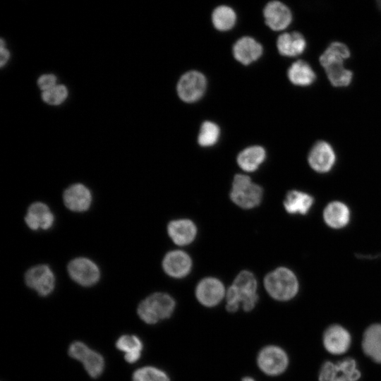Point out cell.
Returning <instances> with one entry per match:
<instances>
[{
	"instance_id": "obj_22",
	"label": "cell",
	"mask_w": 381,
	"mask_h": 381,
	"mask_svg": "<svg viewBox=\"0 0 381 381\" xmlns=\"http://www.w3.org/2000/svg\"><path fill=\"white\" fill-rule=\"evenodd\" d=\"M323 217L328 226L339 229L349 223L350 212L345 204L336 201L327 205L324 210Z\"/></svg>"
},
{
	"instance_id": "obj_1",
	"label": "cell",
	"mask_w": 381,
	"mask_h": 381,
	"mask_svg": "<svg viewBox=\"0 0 381 381\" xmlns=\"http://www.w3.org/2000/svg\"><path fill=\"white\" fill-rule=\"evenodd\" d=\"M264 285L267 293L279 301L291 299L298 290L296 277L286 267H279L267 274L264 279Z\"/></svg>"
},
{
	"instance_id": "obj_23",
	"label": "cell",
	"mask_w": 381,
	"mask_h": 381,
	"mask_svg": "<svg viewBox=\"0 0 381 381\" xmlns=\"http://www.w3.org/2000/svg\"><path fill=\"white\" fill-rule=\"evenodd\" d=\"M265 149L259 145L250 146L242 150L237 157L238 166L246 171H254L264 162Z\"/></svg>"
},
{
	"instance_id": "obj_21",
	"label": "cell",
	"mask_w": 381,
	"mask_h": 381,
	"mask_svg": "<svg viewBox=\"0 0 381 381\" xmlns=\"http://www.w3.org/2000/svg\"><path fill=\"white\" fill-rule=\"evenodd\" d=\"M362 347L368 357L381 363V325L375 324L367 328L363 334Z\"/></svg>"
},
{
	"instance_id": "obj_13",
	"label": "cell",
	"mask_w": 381,
	"mask_h": 381,
	"mask_svg": "<svg viewBox=\"0 0 381 381\" xmlns=\"http://www.w3.org/2000/svg\"><path fill=\"white\" fill-rule=\"evenodd\" d=\"M323 344L330 353L339 355L345 353L351 345L349 332L339 325L329 327L323 335Z\"/></svg>"
},
{
	"instance_id": "obj_19",
	"label": "cell",
	"mask_w": 381,
	"mask_h": 381,
	"mask_svg": "<svg viewBox=\"0 0 381 381\" xmlns=\"http://www.w3.org/2000/svg\"><path fill=\"white\" fill-rule=\"evenodd\" d=\"M167 231L174 243L186 246L194 240L197 229L194 223L189 219H177L169 224Z\"/></svg>"
},
{
	"instance_id": "obj_31",
	"label": "cell",
	"mask_w": 381,
	"mask_h": 381,
	"mask_svg": "<svg viewBox=\"0 0 381 381\" xmlns=\"http://www.w3.org/2000/svg\"><path fill=\"white\" fill-rule=\"evenodd\" d=\"M132 381H170V379L163 370L155 367L146 366L133 373Z\"/></svg>"
},
{
	"instance_id": "obj_27",
	"label": "cell",
	"mask_w": 381,
	"mask_h": 381,
	"mask_svg": "<svg viewBox=\"0 0 381 381\" xmlns=\"http://www.w3.org/2000/svg\"><path fill=\"white\" fill-rule=\"evenodd\" d=\"M350 56V50L345 44L333 42L320 55L319 61L321 66L325 68L331 64L344 62Z\"/></svg>"
},
{
	"instance_id": "obj_35",
	"label": "cell",
	"mask_w": 381,
	"mask_h": 381,
	"mask_svg": "<svg viewBox=\"0 0 381 381\" xmlns=\"http://www.w3.org/2000/svg\"><path fill=\"white\" fill-rule=\"evenodd\" d=\"M9 57V53L8 50L1 48V66L2 67L7 61Z\"/></svg>"
},
{
	"instance_id": "obj_7",
	"label": "cell",
	"mask_w": 381,
	"mask_h": 381,
	"mask_svg": "<svg viewBox=\"0 0 381 381\" xmlns=\"http://www.w3.org/2000/svg\"><path fill=\"white\" fill-rule=\"evenodd\" d=\"M68 272L71 278L83 286L95 284L100 278L98 266L86 258H77L68 265Z\"/></svg>"
},
{
	"instance_id": "obj_37",
	"label": "cell",
	"mask_w": 381,
	"mask_h": 381,
	"mask_svg": "<svg viewBox=\"0 0 381 381\" xmlns=\"http://www.w3.org/2000/svg\"><path fill=\"white\" fill-rule=\"evenodd\" d=\"M377 6L378 8H380V10L381 11V1H377Z\"/></svg>"
},
{
	"instance_id": "obj_3",
	"label": "cell",
	"mask_w": 381,
	"mask_h": 381,
	"mask_svg": "<svg viewBox=\"0 0 381 381\" xmlns=\"http://www.w3.org/2000/svg\"><path fill=\"white\" fill-rule=\"evenodd\" d=\"M230 198L241 208H253L261 202L262 189L259 185L252 182L248 176L236 174L232 182Z\"/></svg>"
},
{
	"instance_id": "obj_30",
	"label": "cell",
	"mask_w": 381,
	"mask_h": 381,
	"mask_svg": "<svg viewBox=\"0 0 381 381\" xmlns=\"http://www.w3.org/2000/svg\"><path fill=\"white\" fill-rule=\"evenodd\" d=\"M220 135V128L214 122L204 121L200 128L198 142L202 147H210L216 144Z\"/></svg>"
},
{
	"instance_id": "obj_9",
	"label": "cell",
	"mask_w": 381,
	"mask_h": 381,
	"mask_svg": "<svg viewBox=\"0 0 381 381\" xmlns=\"http://www.w3.org/2000/svg\"><path fill=\"white\" fill-rule=\"evenodd\" d=\"M258 363L260 370L265 373L277 375L286 370L288 365V357L281 348L269 346L260 352Z\"/></svg>"
},
{
	"instance_id": "obj_33",
	"label": "cell",
	"mask_w": 381,
	"mask_h": 381,
	"mask_svg": "<svg viewBox=\"0 0 381 381\" xmlns=\"http://www.w3.org/2000/svg\"><path fill=\"white\" fill-rule=\"evenodd\" d=\"M90 348L81 341H74L68 348V355L77 361H80Z\"/></svg>"
},
{
	"instance_id": "obj_29",
	"label": "cell",
	"mask_w": 381,
	"mask_h": 381,
	"mask_svg": "<svg viewBox=\"0 0 381 381\" xmlns=\"http://www.w3.org/2000/svg\"><path fill=\"white\" fill-rule=\"evenodd\" d=\"M86 372L92 378H97L101 375L104 368V360L98 352L90 349L87 353L80 361Z\"/></svg>"
},
{
	"instance_id": "obj_36",
	"label": "cell",
	"mask_w": 381,
	"mask_h": 381,
	"mask_svg": "<svg viewBox=\"0 0 381 381\" xmlns=\"http://www.w3.org/2000/svg\"><path fill=\"white\" fill-rule=\"evenodd\" d=\"M242 381H255V380H254L253 378H251V377H247L243 378V379H242Z\"/></svg>"
},
{
	"instance_id": "obj_17",
	"label": "cell",
	"mask_w": 381,
	"mask_h": 381,
	"mask_svg": "<svg viewBox=\"0 0 381 381\" xmlns=\"http://www.w3.org/2000/svg\"><path fill=\"white\" fill-rule=\"evenodd\" d=\"M54 217L49 207L42 202L32 203L28 208L25 217L27 226L32 230L42 229L44 230L51 228Z\"/></svg>"
},
{
	"instance_id": "obj_26",
	"label": "cell",
	"mask_w": 381,
	"mask_h": 381,
	"mask_svg": "<svg viewBox=\"0 0 381 381\" xmlns=\"http://www.w3.org/2000/svg\"><path fill=\"white\" fill-rule=\"evenodd\" d=\"M344 64V62H337L324 68L329 83L334 87H346L351 83L353 73L346 68Z\"/></svg>"
},
{
	"instance_id": "obj_8",
	"label": "cell",
	"mask_w": 381,
	"mask_h": 381,
	"mask_svg": "<svg viewBox=\"0 0 381 381\" xmlns=\"http://www.w3.org/2000/svg\"><path fill=\"white\" fill-rule=\"evenodd\" d=\"M28 287L42 296L49 295L55 288V277L48 265H40L30 268L25 274Z\"/></svg>"
},
{
	"instance_id": "obj_32",
	"label": "cell",
	"mask_w": 381,
	"mask_h": 381,
	"mask_svg": "<svg viewBox=\"0 0 381 381\" xmlns=\"http://www.w3.org/2000/svg\"><path fill=\"white\" fill-rule=\"evenodd\" d=\"M66 97L67 89L64 85L54 86L42 94L44 101L53 105L61 104Z\"/></svg>"
},
{
	"instance_id": "obj_2",
	"label": "cell",
	"mask_w": 381,
	"mask_h": 381,
	"mask_svg": "<svg viewBox=\"0 0 381 381\" xmlns=\"http://www.w3.org/2000/svg\"><path fill=\"white\" fill-rule=\"evenodd\" d=\"M174 308L175 301L169 294L155 293L140 302L137 312L143 322L153 325L169 318Z\"/></svg>"
},
{
	"instance_id": "obj_4",
	"label": "cell",
	"mask_w": 381,
	"mask_h": 381,
	"mask_svg": "<svg viewBox=\"0 0 381 381\" xmlns=\"http://www.w3.org/2000/svg\"><path fill=\"white\" fill-rule=\"evenodd\" d=\"M256 289L257 282L254 275L245 270L236 276L227 291L239 304H242L245 311H250L258 300Z\"/></svg>"
},
{
	"instance_id": "obj_28",
	"label": "cell",
	"mask_w": 381,
	"mask_h": 381,
	"mask_svg": "<svg viewBox=\"0 0 381 381\" xmlns=\"http://www.w3.org/2000/svg\"><path fill=\"white\" fill-rule=\"evenodd\" d=\"M212 22L217 30L227 31L234 26L236 22V14L230 6L221 5L213 11Z\"/></svg>"
},
{
	"instance_id": "obj_5",
	"label": "cell",
	"mask_w": 381,
	"mask_h": 381,
	"mask_svg": "<svg viewBox=\"0 0 381 381\" xmlns=\"http://www.w3.org/2000/svg\"><path fill=\"white\" fill-rule=\"evenodd\" d=\"M207 80L205 75L198 71H190L181 75L176 85L179 98L187 103L199 100L205 93Z\"/></svg>"
},
{
	"instance_id": "obj_24",
	"label": "cell",
	"mask_w": 381,
	"mask_h": 381,
	"mask_svg": "<svg viewBox=\"0 0 381 381\" xmlns=\"http://www.w3.org/2000/svg\"><path fill=\"white\" fill-rule=\"evenodd\" d=\"M313 203V199L310 195L298 190H291L286 194L284 206L289 214H306Z\"/></svg>"
},
{
	"instance_id": "obj_20",
	"label": "cell",
	"mask_w": 381,
	"mask_h": 381,
	"mask_svg": "<svg viewBox=\"0 0 381 381\" xmlns=\"http://www.w3.org/2000/svg\"><path fill=\"white\" fill-rule=\"evenodd\" d=\"M287 76L290 82L298 86H309L316 80V74L306 61L298 60L288 68Z\"/></svg>"
},
{
	"instance_id": "obj_18",
	"label": "cell",
	"mask_w": 381,
	"mask_h": 381,
	"mask_svg": "<svg viewBox=\"0 0 381 381\" xmlns=\"http://www.w3.org/2000/svg\"><path fill=\"white\" fill-rule=\"evenodd\" d=\"M306 46V40L299 32L282 33L277 40V50L284 56H299L305 52Z\"/></svg>"
},
{
	"instance_id": "obj_10",
	"label": "cell",
	"mask_w": 381,
	"mask_h": 381,
	"mask_svg": "<svg viewBox=\"0 0 381 381\" xmlns=\"http://www.w3.org/2000/svg\"><path fill=\"white\" fill-rule=\"evenodd\" d=\"M266 25L272 30L280 31L286 28L292 21L289 8L279 1L268 2L263 10Z\"/></svg>"
},
{
	"instance_id": "obj_14",
	"label": "cell",
	"mask_w": 381,
	"mask_h": 381,
	"mask_svg": "<svg viewBox=\"0 0 381 381\" xmlns=\"http://www.w3.org/2000/svg\"><path fill=\"white\" fill-rule=\"evenodd\" d=\"M63 200L66 207L73 212H84L89 209L92 202L90 190L83 184L70 186L64 192Z\"/></svg>"
},
{
	"instance_id": "obj_16",
	"label": "cell",
	"mask_w": 381,
	"mask_h": 381,
	"mask_svg": "<svg viewBox=\"0 0 381 381\" xmlns=\"http://www.w3.org/2000/svg\"><path fill=\"white\" fill-rule=\"evenodd\" d=\"M192 266L189 255L181 250H173L168 253L164 258L162 267L164 272L169 276L181 278L186 276Z\"/></svg>"
},
{
	"instance_id": "obj_25",
	"label": "cell",
	"mask_w": 381,
	"mask_h": 381,
	"mask_svg": "<svg viewBox=\"0 0 381 381\" xmlns=\"http://www.w3.org/2000/svg\"><path fill=\"white\" fill-rule=\"evenodd\" d=\"M117 349L125 353L124 358L129 363H135L141 356L143 343L135 335L124 334L116 342Z\"/></svg>"
},
{
	"instance_id": "obj_12",
	"label": "cell",
	"mask_w": 381,
	"mask_h": 381,
	"mask_svg": "<svg viewBox=\"0 0 381 381\" xmlns=\"http://www.w3.org/2000/svg\"><path fill=\"white\" fill-rule=\"evenodd\" d=\"M224 294V285L219 279L213 277H207L201 280L195 290L198 301L207 307L217 305Z\"/></svg>"
},
{
	"instance_id": "obj_6",
	"label": "cell",
	"mask_w": 381,
	"mask_h": 381,
	"mask_svg": "<svg viewBox=\"0 0 381 381\" xmlns=\"http://www.w3.org/2000/svg\"><path fill=\"white\" fill-rule=\"evenodd\" d=\"M361 373L355 360L347 358L337 363L325 362L319 374V381H357Z\"/></svg>"
},
{
	"instance_id": "obj_34",
	"label": "cell",
	"mask_w": 381,
	"mask_h": 381,
	"mask_svg": "<svg viewBox=\"0 0 381 381\" xmlns=\"http://www.w3.org/2000/svg\"><path fill=\"white\" fill-rule=\"evenodd\" d=\"M56 77L53 75H44L38 79L39 87L45 91L54 87Z\"/></svg>"
},
{
	"instance_id": "obj_11",
	"label": "cell",
	"mask_w": 381,
	"mask_h": 381,
	"mask_svg": "<svg viewBox=\"0 0 381 381\" xmlns=\"http://www.w3.org/2000/svg\"><path fill=\"white\" fill-rule=\"evenodd\" d=\"M336 156L332 147L327 142H317L311 148L308 160L310 167L320 173L329 171L334 164Z\"/></svg>"
},
{
	"instance_id": "obj_15",
	"label": "cell",
	"mask_w": 381,
	"mask_h": 381,
	"mask_svg": "<svg viewBox=\"0 0 381 381\" xmlns=\"http://www.w3.org/2000/svg\"><path fill=\"white\" fill-rule=\"evenodd\" d=\"M262 45L249 36L238 39L232 48L234 57L243 65H249L257 61L262 56Z\"/></svg>"
}]
</instances>
